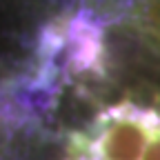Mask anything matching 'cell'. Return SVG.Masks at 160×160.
I'll list each match as a JSON object with an SVG mask.
<instances>
[{
  "instance_id": "cell-1",
  "label": "cell",
  "mask_w": 160,
  "mask_h": 160,
  "mask_svg": "<svg viewBox=\"0 0 160 160\" xmlns=\"http://www.w3.org/2000/svg\"><path fill=\"white\" fill-rule=\"evenodd\" d=\"M160 131V113L133 100H122L100 111L89 133H73L69 147L91 160H142L149 142Z\"/></svg>"
},
{
  "instance_id": "cell-2",
  "label": "cell",
  "mask_w": 160,
  "mask_h": 160,
  "mask_svg": "<svg viewBox=\"0 0 160 160\" xmlns=\"http://www.w3.org/2000/svg\"><path fill=\"white\" fill-rule=\"evenodd\" d=\"M136 18L160 40V0H142Z\"/></svg>"
},
{
  "instance_id": "cell-3",
  "label": "cell",
  "mask_w": 160,
  "mask_h": 160,
  "mask_svg": "<svg viewBox=\"0 0 160 160\" xmlns=\"http://www.w3.org/2000/svg\"><path fill=\"white\" fill-rule=\"evenodd\" d=\"M65 160H91L85 151H80V149H76V147H69V153H67V158Z\"/></svg>"
}]
</instances>
